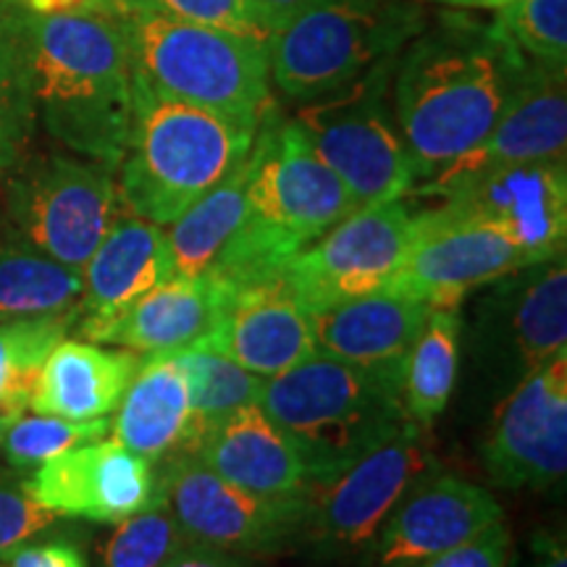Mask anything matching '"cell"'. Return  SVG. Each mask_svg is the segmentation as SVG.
<instances>
[{
	"label": "cell",
	"instance_id": "cell-36",
	"mask_svg": "<svg viewBox=\"0 0 567 567\" xmlns=\"http://www.w3.org/2000/svg\"><path fill=\"white\" fill-rule=\"evenodd\" d=\"M101 11L113 13H158V17L189 21V24H205L226 30L245 38L266 40L258 21L252 19L247 0H103Z\"/></svg>",
	"mask_w": 567,
	"mask_h": 567
},
{
	"label": "cell",
	"instance_id": "cell-19",
	"mask_svg": "<svg viewBox=\"0 0 567 567\" xmlns=\"http://www.w3.org/2000/svg\"><path fill=\"white\" fill-rule=\"evenodd\" d=\"M195 347L226 354L264 379H274L318 352L313 318L284 287L281 276L229 289L216 326Z\"/></svg>",
	"mask_w": 567,
	"mask_h": 567
},
{
	"label": "cell",
	"instance_id": "cell-9",
	"mask_svg": "<svg viewBox=\"0 0 567 567\" xmlns=\"http://www.w3.org/2000/svg\"><path fill=\"white\" fill-rule=\"evenodd\" d=\"M467 334V368L494 405L567 350L565 255L517 268L478 289Z\"/></svg>",
	"mask_w": 567,
	"mask_h": 567
},
{
	"label": "cell",
	"instance_id": "cell-27",
	"mask_svg": "<svg viewBox=\"0 0 567 567\" xmlns=\"http://www.w3.org/2000/svg\"><path fill=\"white\" fill-rule=\"evenodd\" d=\"M82 274L19 237H0V323L80 313Z\"/></svg>",
	"mask_w": 567,
	"mask_h": 567
},
{
	"label": "cell",
	"instance_id": "cell-12",
	"mask_svg": "<svg viewBox=\"0 0 567 567\" xmlns=\"http://www.w3.org/2000/svg\"><path fill=\"white\" fill-rule=\"evenodd\" d=\"M413 243V213L402 200L363 205L302 247L281 281L310 316L384 289Z\"/></svg>",
	"mask_w": 567,
	"mask_h": 567
},
{
	"label": "cell",
	"instance_id": "cell-17",
	"mask_svg": "<svg viewBox=\"0 0 567 567\" xmlns=\"http://www.w3.org/2000/svg\"><path fill=\"white\" fill-rule=\"evenodd\" d=\"M34 505L59 517L92 523H122L161 494L158 473L145 457L111 439L71 446L63 455L34 467L24 484Z\"/></svg>",
	"mask_w": 567,
	"mask_h": 567
},
{
	"label": "cell",
	"instance_id": "cell-46",
	"mask_svg": "<svg viewBox=\"0 0 567 567\" xmlns=\"http://www.w3.org/2000/svg\"><path fill=\"white\" fill-rule=\"evenodd\" d=\"M0 567H6V565H3V563H0Z\"/></svg>",
	"mask_w": 567,
	"mask_h": 567
},
{
	"label": "cell",
	"instance_id": "cell-8",
	"mask_svg": "<svg viewBox=\"0 0 567 567\" xmlns=\"http://www.w3.org/2000/svg\"><path fill=\"white\" fill-rule=\"evenodd\" d=\"M394 61H381L347 87L302 103L295 122L326 166L363 205L402 200L415 168L392 111Z\"/></svg>",
	"mask_w": 567,
	"mask_h": 567
},
{
	"label": "cell",
	"instance_id": "cell-43",
	"mask_svg": "<svg viewBox=\"0 0 567 567\" xmlns=\"http://www.w3.org/2000/svg\"><path fill=\"white\" fill-rule=\"evenodd\" d=\"M21 9L40 13V17H51V13H74L103 9V0H13Z\"/></svg>",
	"mask_w": 567,
	"mask_h": 567
},
{
	"label": "cell",
	"instance_id": "cell-24",
	"mask_svg": "<svg viewBox=\"0 0 567 567\" xmlns=\"http://www.w3.org/2000/svg\"><path fill=\"white\" fill-rule=\"evenodd\" d=\"M429 310V305L384 287L310 316L316 350L363 368L402 365Z\"/></svg>",
	"mask_w": 567,
	"mask_h": 567
},
{
	"label": "cell",
	"instance_id": "cell-15",
	"mask_svg": "<svg viewBox=\"0 0 567 567\" xmlns=\"http://www.w3.org/2000/svg\"><path fill=\"white\" fill-rule=\"evenodd\" d=\"M526 266V255L499 229L436 205L413 213V243L386 287L429 308H457L467 295Z\"/></svg>",
	"mask_w": 567,
	"mask_h": 567
},
{
	"label": "cell",
	"instance_id": "cell-35",
	"mask_svg": "<svg viewBox=\"0 0 567 567\" xmlns=\"http://www.w3.org/2000/svg\"><path fill=\"white\" fill-rule=\"evenodd\" d=\"M494 24L528 61L567 69V0H515Z\"/></svg>",
	"mask_w": 567,
	"mask_h": 567
},
{
	"label": "cell",
	"instance_id": "cell-10",
	"mask_svg": "<svg viewBox=\"0 0 567 567\" xmlns=\"http://www.w3.org/2000/svg\"><path fill=\"white\" fill-rule=\"evenodd\" d=\"M6 216L11 234L82 274L124 210L111 166L76 153H40L11 168Z\"/></svg>",
	"mask_w": 567,
	"mask_h": 567
},
{
	"label": "cell",
	"instance_id": "cell-38",
	"mask_svg": "<svg viewBox=\"0 0 567 567\" xmlns=\"http://www.w3.org/2000/svg\"><path fill=\"white\" fill-rule=\"evenodd\" d=\"M59 515L48 513L13 488H0V559L9 557L21 544L32 542L42 530L55 526Z\"/></svg>",
	"mask_w": 567,
	"mask_h": 567
},
{
	"label": "cell",
	"instance_id": "cell-23",
	"mask_svg": "<svg viewBox=\"0 0 567 567\" xmlns=\"http://www.w3.org/2000/svg\"><path fill=\"white\" fill-rule=\"evenodd\" d=\"M226 297L229 287L208 271L172 276L105 326L95 344H118L140 354L187 350L216 326Z\"/></svg>",
	"mask_w": 567,
	"mask_h": 567
},
{
	"label": "cell",
	"instance_id": "cell-6",
	"mask_svg": "<svg viewBox=\"0 0 567 567\" xmlns=\"http://www.w3.org/2000/svg\"><path fill=\"white\" fill-rule=\"evenodd\" d=\"M137 82L155 95L260 126L271 113L268 42L158 13H118Z\"/></svg>",
	"mask_w": 567,
	"mask_h": 567
},
{
	"label": "cell",
	"instance_id": "cell-18",
	"mask_svg": "<svg viewBox=\"0 0 567 567\" xmlns=\"http://www.w3.org/2000/svg\"><path fill=\"white\" fill-rule=\"evenodd\" d=\"M499 520V502L486 488L434 467L386 515L371 544V557L379 567H402L460 547Z\"/></svg>",
	"mask_w": 567,
	"mask_h": 567
},
{
	"label": "cell",
	"instance_id": "cell-22",
	"mask_svg": "<svg viewBox=\"0 0 567 567\" xmlns=\"http://www.w3.org/2000/svg\"><path fill=\"white\" fill-rule=\"evenodd\" d=\"M216 476L260 496L308 494L305 463L284 431L260 405L234 410L203 431L193 446Z\"/></svg>",
	"mask_w": 567,
	"mask_h": 567
},
{
	"label": "cell",
	"instance_id": "cell-5",
	"mask_svg": "<svg viewBox=\"0 0 567 567\" xmlns=\"http://www.w3.org/2000/svg\"><path fill=\"white\" fill-rule=\"evenodd\" d=\"M258 126L155 95L134 76L130 140L118 163L126 213L174 224L250 153Z\"/></svg>",
	"mask_w": 567,
	"mask_h": 567
},
{
	"label": "cell",
	"instance_id": "cell-37",
	"mask_svg": "<svg viewBox=\"0 0 567 567\" xmlns=\"http://www.w3.org/2000/svg\"><path fill=\"white\" fill-rule=\"evenodd\" d=\"M509 557H513V536H509L505 520H499L460 547L402 567H507Z\"/></svg>",
	"mask_w": 567,
	"mask_h": 567
},
{
	"label": "cell",
	"instance_id": "cell-29",
	"mask_svg": "<svg viewBox=\"0 0 567 567\" xmlns=\"http://www.w3.org/2000/svg\"><path fill=\"white\" fill-rule=\"evenodd\" d=\"M247 176H250V153L210 193H205L174 224H168L166 237L172 247L174 276L208 271L224 245L234 237L245 218Z\"/></svg>",
	"mask_w": 567,
	"mask_h": 567
},
{
	"label": "cell",
	"instance_id": "cell-11",
	"mask_svg": "<svg viewBox=\"0 0 567 567\" xmlns=\"http://www.w3.org/2000/svg\"><path fill=\"white\" fill-rule=\"evenodd\" d=\"M158 484L184 536L234 555H279L305 538L308 494L260 496L229 484L193 452L158 463Z\"/></svg>",
	"mask_w": 567,
	"mask_h": 567
},
{
	"label": "cell",
	"instance_id": "cell-39",
	"mask_svg": "<svg viewBox=\"0 0 567 567\" xmlns=\"http://www.w3.org/2000/svg\"><path fill=\"white\" fill-rule=\"evenodd\" d=\"M0 563L6 567H87V559H84L80 547L63 542V538H51V542L40 544L27 542Z\"/></svg>",
	"mask_w": 567,
	"mask_h": 567
},
{
	"label": "cell",
	"instance_id": "cell-42",
	"mask_svg": "<svg viewBox=\"0 0 567 567\" xmlns=\"http://www.w3.org/2000/svg\"><path fill=\"white\" fill-rule=\"evenodd\" d=\"M300 3L302 0H247V6H250L252 11V19L258 21V27L266 32V38H271L284 21L292 17Z\"/></svg>",
	"mask_w": 567,
	"mask_h": 567
},
{
	"label": "cell",
	"instance_id": "cell-13",
	"mask_svg": "<svg viewBox=\"0 0 567 567\" xmlns=\"http://www.w3.org/2000/svg\"><path fill=\"white\" fill-rule=\"evenodd\" d=\"M421 193L442 197V208L455 216L499 229L526 255L528 266L565 255V161L478 168L452 179L425 182Z\"/></svg>",
	"mask_w": 567,
	"mask_h": 567
},
{
	"label": "cell",
	"instance_id": "cell-31",
	"mask_svg": "<svg viewBox=\"0 0 567 567\" xmlns=\"http://www.w3.org/2000/svg\"><path fill=\"white\" fill-rule=\"evenodd\" d=\"M176 363L182 365L189 384V405H193V439L187 452H193L197 439L208 425L231 415L234 410L258 405L264 396L266 379L237 365L226 354L203 350V347H187V350L172 352Z\"/></svg>",
	"mask_w": 567,
	"mask_h": 567
},
{
	"label": "cell",
	"instance_id": "cell-44",
	"mask_svg": "<svg viewBox=\"0 0 567 567\" xmlns=\"http://www.w3.org/2000/svg\"><path fill=\"white\" fill-rule=\"evenodd\" d=\"M11 417H17V415H0V442H3V434H6V425L11 423Z\"/></svg>",
	"mask_w": 567,
	"mask_h": 567
},
{
	"label": "cell",
	"instance_id": "cell-32",
	"mask_svg": "<svg viewBox=\"0 0 567 567\" xmlns=\"http://www.w3.org/2000/svg\"><path fill=\"white\" fill-rule=\"evenodd\" d=\"M74 318H34L0 323V415L30 408L42 365L69 334Z\"/></svg>",
	"mask_w": 567,
	"mask_h": 567
},
{
	"label": "cell",
	"instance_id": "cell-28",
	"mask_svg": "<svg viewBox=\"0 0 567 567\" xmlns=\"http://www.w3.org/2000/svg\"><path fill=\"white\" fill-rule=\"evenodd\" d=\"M463 318L457 308H431L402 363V405L410 423L431 425L457 384Z\"/></svg>",
	"mask_w": 567,
	"mask_h": 567
},
{
	"label": "cell",
	"instance_id": "cell-4",
	"mask_svg": "<svg viewBox=\"0 0 567 567\" xmlns=\"http://www.w3.org/2000/svg\"><path fill=\"white\" fill-rule=\"evenodd\" d=\"M258 405L292 439L310 486L339 476L410 423L402 365L363 368L323 352L266 379Z\"/></svg>",
	"mask_w": 567,
	"mask_h": 567
},
{
	"label": "cell",
	"instance_id": "cell-40",
	"mask_svg": "<svg viewBox=\"0 0 567 567\" xmlns=\"http://www.w3.org/2000/svg\"><path fill=\"white\" fill-rule=\"evenodd\" d=\"M507 567H567V547L565 536L555 530L538 528L530 534L526 551L509 557Z\"/></svg>",
	"mask_w": 567,
	"mask_h": 567
},
{
	"label": "cell",
	"instance_id": "cell-21",
	"mask_svg": "<svg viewBox=\"0 0 567 567\" xmlns=\"http://www.w3.org/2000/svg\"><path fill=\"white\" fill-rule=\"evenodd\" d=\"M565 71L528 61L520 82L492 132L463 158L439 172L434 179H452L478 168L509 163L565 161L567 151V87ZM425 184V182H423Z\"/></svg>",
	"mask_w": 567,
	"mask_h": 567
},
{
	"label": "cell",
	"instance_id": "cell-3",
	"mask_svg": "<svg viewBox=\"0 0 567 567\" xmlns=\"http://www.w3.org/2000/svg\"><path fill=\"white\" fill-rule=\"evenodd\" d=\"M358 208L295 118L281 122L268 113L250 147L245 218L208 274L229 289L279 279L302 247Z\"/></svg>",
	"mask_w": 567,
	"mask_h": 567
},
{
	"label": "cell",
	"instance_id": "cell-26",
	"mask_svg": "<svg viewBox=\"0 0 567 567\" xmlns=\"http://www.w3.org/2000/svg\"><path fill=\"white\" fill-rule=\"evenodd\" d=\"M111 431L118 444L153 465L187 452L193 405L187 375L172 352L142 354L140 371L118 402Z\"/></svg>",
	"mask_w": 567,
	"mask_h": 567
},
{
	"label": "cell",
	"instance_id": "cell-30",
	"mask_svg": "<svg viewBox=\"0 0 567 567\" xmlns=\"http://www.w3.org/2000/svg\"><path fill=\"white\" fill-rule=\"evenodd\" d=\"M38 126L19 3L0 0V176L27 155Z\"/></svg>",
	"mask_w": 567,
	"mask_h": 567
},
{
	"label": "cell",
	"instance_id": "cell-16",
	"mask_svg": "<svg viewBox=\"0 0 567 567\" xmlns=\"http://www.w3.org/2000/svg\"><path fill=\"white\" fill-rule=\"evenodd\" d=\"M484 471L502 488H549L567 473V350L496 405L484 446Z\"/></svg>",
	"mask_w": 567,
	"mask_h": 567
},
{
	"label": "cell",
	"instance_id": "cell-2",
	"mask_svg": "<svg viewBox=\"0 0 567 567\" xmlns=\"http://www.w3.org/2000/svg\"><path fill=\"white\" fill-rule=\"evenodd\" d=\"M19 17L38 124L69 153L116 172L134 109L124 19L101 9L40 17L21 6Z\"/></svg>",
	"mask_w": 567,
	"mask_h": 567
},
{
	"label": "cell",
	"instance_id": "cell-14",
	"mask_svg": "<svg viewBox=\"0 0 567 567\" xmlns=\"http://www.w3.org/2000/svg\"><path fill=\"white\" fill-rule=\"evenodd\" d=\"M431 463L417 425L408 423L339 476L308 488L302 542L316 544L323 555L371 551L386 515L423 473L434 471Z\"/></svg>",
	"mask_w": 567,
	"mask_h": 567
},
{
	"label": "cell",
	"instance_id": "cell-20",
	"mask_svg": "<svg viewBox=\"0 0 567 567\" xmlns=\"http://www.w3.org/2000/svg\"><path fill=\"white\" fill-rule=\"evenodd\" d=\"M172 276L166 229L122 210L82 268L80 334L95 342L105 326Z\"/></svg>",
	"mask_w": 567,
	"mask_h": 567
},
{
	"label": "cell",
	"instance_id": "cell-7",
	"mask_svg": "<svg viewBox=\"0 0 567 567\" xmlns=\"http://www.w3.org/2000/svg\"><path fill=\"white\" fill-rule=\"evenodd\" d=\"M429 19L421 0H302L268 38L271 82L297 103L318 101L396 59Z\"/></svg>",
	"mask_w": 567,
	"mask_h": 567
},
{
	"label": "cell",
	"instance_id": "cell-33",
	"mask_svg": "<svg viewBox=\"0 0 567 567\" xmlns=\"http://www.w3.org/2000/svg\"><path fill=\"white\" fill-rule=\"evenodd\" d=\"M189 544L161 488L153 505L116 523L103 547V567H163Z\"/></svg>",
	"mask_w": 567,
	"mask_h": 567
},
{
	"label": "cell",
	"instance_id": "cell-1",
	"mask_svg": "<svg viewBox=\"0 0 567 567\" xmlns=\"http://www.w3.org/2000/svg\"><path fill=\"white\" fill-rule=\"evenodd\" d=\"M526 63L494 19L465 11L429 19L402 48L392 111L417 182L434 179L492 132Z\"/></svg>",
	"mask_w": 567,
	"mask_h": 567
},
{
	"label": "cell",
	"instance_id": "cell-34",
	"mask_svg": "<svg viewBox=\"0 0 567 567\" xmlns=\"http://www.w3.org/2000/svg\"><path fill=\"white\" fill-rule=\"evenodd\" d=\"M111 431L109 417H95V421H66L55 415H17L6 425L3 442H0V455L6 463L21 471H34V467L48 463V460L63 455L71 446L105 439Z\"/></svg>",
	"mask_w": 567,
	"mask_h": 567
},
{
	"label": "cell",
	"instance_id": "cell-41",
	"mask_svg": "<svg viewBox=\"0 0 567 567\" xmlns=\"http://www.w3.org/2000/svg\"><path fill=\"white\" fill-rule=\"evenodd\" d=\"M163 567H250V563L243 555H234V551L189 544L187 549H182Z\"/></svg>",
	"mask_w": 567,
	"mask_h": 567
},
{
	"label": "cell",
	"instance_id": "cell-45",
	"mask_svg": "<svg viewBox=\"0 0 567 567\" xmlns=\"http://www.w3.org/2000/svg\"><path fill=\"white\" fill-rule=\"evenodd\" d=\"M436 3H450V6H455V0H436Z\"/></svg>",
	"mask_w": 567,
	"mask_h": 567
},
{
	"label": "cell",
	"instance_id": "cell-25",
	"mask_svg": "<svg viewBox=\"0 0 567 567\" xmlns=\"http://www.w3.org/2000/svg\"><path fill=\"white\" fill-rule=\"evenodd\" d=\"M142 354L134 350H105L95 342L63 339L42 365L30 408L32 413L95 421L118 408Z\"/></svg>",
	"mask_w": 567,
	"mask_h": 567
}]
</instances>
